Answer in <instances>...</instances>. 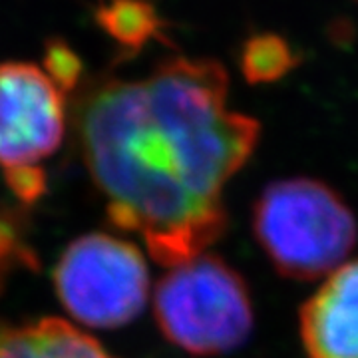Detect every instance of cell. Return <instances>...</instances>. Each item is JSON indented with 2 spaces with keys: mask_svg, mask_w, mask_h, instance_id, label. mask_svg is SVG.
Listing matches in <instances>:
<instances>
[{
  "mask_svg": "<svg viewBox=\"0 0 358 358\" xmlns=\"http://www.w3.org/2000/svg\"><path fill=\"white\" fill-rule=\"evenodd\" d=\"M308 358H358V261L343 265L301 308Z\"/></svg>",
  "mask_w": 358,
  "mask_h": 358,
  "instance_id": "8992f818",
  "label": "cell"
},
{
  "mask_svg": "<svg viewBox=\"0 0 358 358\" xmlns=\"http://www.w3.org/2000/svg\"><path fill=\"white\" fill-rule=\"evenodd\" d=\"M357 2H358V0H357Z\"/></svg>",
  "mask_w": 358,
  "mask_h": 358,
  "instance_id": "7c38bea8",
  "label": "cell"
},
{
  "mask_svg": "<svg viewBox=\"0 0 358 358\" xmlns=\"http://www.w3.org/2000/svg\"><path fill=\"white\" fill-rule=\"evenodd\" d=\"M0 358H114L90 334L62 319L0 322Z\"/></svg>",
  "mask_w": 358,
  "mask_h": 358,
  "instance_id": "52a82bcc",
  "label": "cell"
},
{
  "mask_svg": "<svg viewBox=\"0 0 358 358\" xmlns=\"http://www.w3.org/2000/svg\"><path fill=\"white\" fill-rule=\"evenodd\" d=\"M154 315L167 341L193 357L229 352L253 331L243 277L209 253L167 271L155 287Z\"/></svg>",
  "mask_w": 358,
  "mask_h": 358,
  "instance_id": "3957f363",
  "label": "cell"
},
{
  "mask_svg": "<svg viewBox=\"0 0 358 358\" xmlns=\"http://www.w3.org/2000/svg\"><path fill=\"white\" fill-rule=\"evenodd\" d=\"M213 58H167L145 80L102 78L78 103V136L117 229L178 267L225 233L223 187L253 155L261 124L227 108Z\"/></svg>",
  "mask_w": 358,
  "mask_h": 358,
  "instance_id": "6da1fadb",
  "label": "cell"
},
{
  "mask_svg": "<svg viewBox=\"0 0 358 358\" xmlns=\"http://www.w3.org/2000/svg\"><path fill=\"white\" fill-rule=\"evenodd\" d=\"M38 259L34 249L26 243L24 231L14 215L0 213V293L14 273L22 268H36Z\"/></svg>",
  "mask_w": 358,
  "mask_h": 358,
  "instance_id": "30bf717a",
  "label": "cell"
},
{
  "mask_svg": "<svg viewBox=\"0 0 358 358\" xmlns=\"http://www.w3.org/2000/svg\"><path fill=\"white\" fill-rule=\"evenodd\" d=\"M96 24L131 54L150 40H166V22L152 0H106L96 8Z\"/></svg>",
  "mask_w": 358,
  "mask_h": 358,
  "instance_id": "ba28073f",
  "label": "cell"
},
{
  "mask_svg": "<svg viewBox=\"0 0 358 358\" xmlns=\"http://www.w3.org/2000/svg\"><path fill=\"white\" fill-rule=\"evenodd\" d=\"M44 72L62 92H72L82 78V60L66 40L50 38L44 46Z\"/></svg>",
  "mask_w": 358,
  "mask_h": 358,
  "instance_id": "8fae6325",
  "label": "cell"
},
{
  "mask_svg": "<svg viewBox=\"0 0 358 358\" xmlns=\"http://www.w3.org/2000/svg\"><path fill=\"white\" fill-rule=\"evenodd\" d=\"M253 233L273 267L294 281L333 275L358 239L357 219L345 199L308 178L267 185L253 207Z\"/></svg>",
  "mask_w": 358,
  "mask_h": 358,
  "instance_id": "7a4b0ae2",
  "label": "cell"
},
{
  "mask_svg": "<svg viewBox=\"0 0 358 358\" xmlns=\"http://www.w3.org/2000/svg\"><path fill=\"white\" fill-rule=\"evenodd\" d=\"M60 303L82 324L117 329L148 301L150 271L136 245L108 233H88L66 247L54 268Z\"/></svg>",
  "mask_w": 358,
  "mask_h": 358,
  "instance_id": "277c9868",
  "label": "cell"
},
{
  "mask_svg": "<svg viewBox=\"0 0 358 358\" xmlns=\"http://www.w3.org/2000/svg\"><path fill=\"white\" fill-rule=\"evenodd\" d=\"M301 64V54L291 42L277 32H259L245 40L239 56V68L245 82L263 86L279 82Z\"/></svg>",
  "mask_w": 358,
  "mask_h": 358,
  "instance_id": "9c48e42d",
  "label": "cell"
},
{
  "mask_svg": "<svg viewBox=\"0 0 358 358\" xmlns=\"http://www.w3.org/2000/svg\"><path fill=\"white\" fill-rule=\"evenodd\" d=\"M66 134L64 92L38 66L0 64V167L22 203L46 192L42 164Z\"/></svg>",
  "mask_w": 358,
  "mask_h": 358,
  "instance_id": "5b68a950",
  "label": "cell"
}]
</instances>
